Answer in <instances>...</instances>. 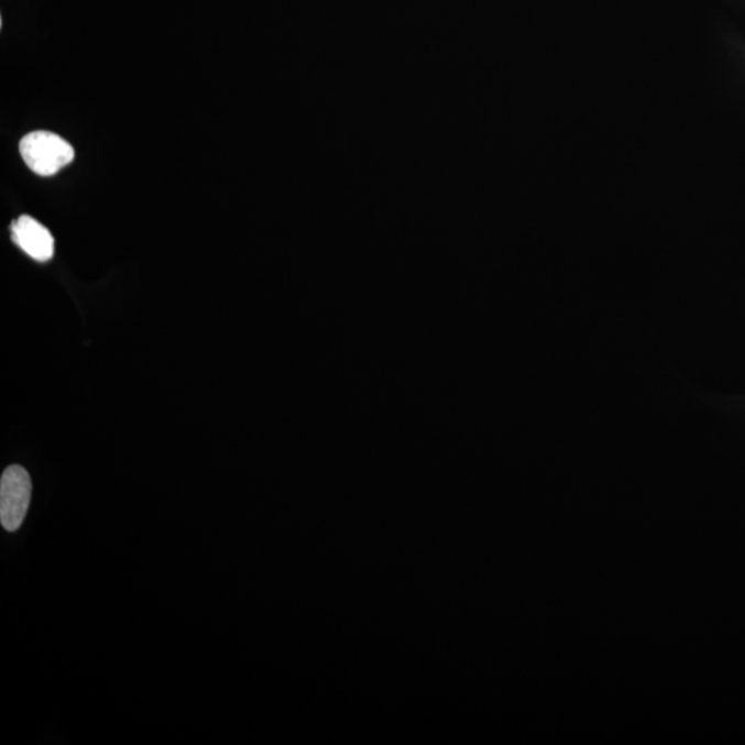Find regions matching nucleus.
<instances>
[{"instance_id":"1","label":"nucleus","mask_w":745,"mask_h":745,"mask_svg":"<svg viewBox=\"0 0 745 745\" xmlns=\"http://www.w3.org/2000/svg\"><path fill=\"white\" fill-rule=\"evenodd\" d=\"M20 152L26 166L43 177L58 173L75 157L73 145L51 132L26 134L21 140Z\"/></svg>"},{"instance_id":"2","label":"nucleus","mask_w":745,"mask_h":745,"mask_svg":"<svg viewBox=\"0 0 745 745\" xmlns=\"http://www.w3.org/2000/svg\"><path fill=\"white\" fill-rule=\"evenodd\" d=\"M32 483L21 465L9 467L0 481V522L8 532L19 530L29 513Z\"/></svg>"},{"instance_id":"3","label":"nucleus","mask_w":745,"mask_h":745,"mask_svg":"<svg viewBox=\"0 0 745 745\" xmlns=\"http://www.w3.org/2000/svg\"><path fill=\"white\" fill-rule=\"evenodd\" d=\"M13 241L30 258L42 261L52 260L54 238L51 231L30 216H21L12 224Z\"/></svg>"}]
</instances>
